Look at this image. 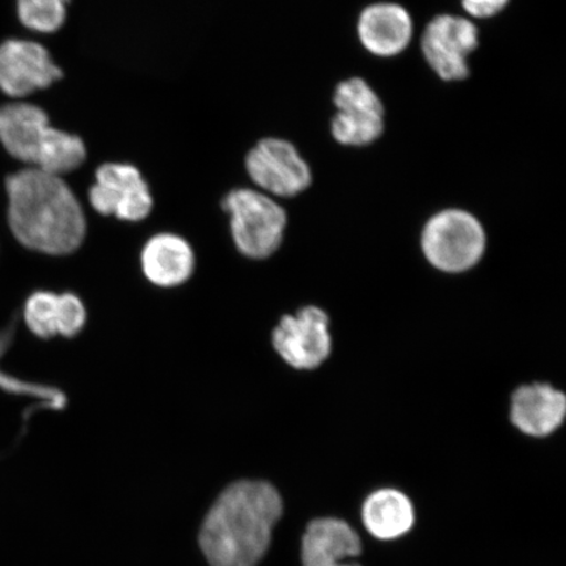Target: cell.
<instances>
[{"label":"cell","instance_id":"1","mask_svg":"<svg viewBox=\"0 0 566 566\" xmlns=\"http://www.w3.org/2000/svg\"><path fill=\"white\" fill-rule=\"evenodd\" d=\"M283 511L277 490L266 481L243 480L224 490L210 509L200 546L211 566H256L271 546Z\"/></svg>","mask_w":566,"mask_h":566},{"label":"cell","instance_id":"2","mask_svg":"<svg viewBox=\"0 0 566 566\" xmlns=\"http://www.w3.org/2000/svg\"><path fill=\"white\" fill-rule=\"evenodd\" d=\"M9 223L21 244L35 252L63 256L86 237V217L61 176L25 168L7 177Z\"/></svg>","mask_w":566,"mask_h":566},{"label":"cell","instance_id":"3","mask_svg":"<svg viewBox=\"0 0 566 566\" xmlns=\"http://www.w3.org/2000/svg\"><path fill=\"white\" fill-rule=\"evenodd\" d=\"M0 144L28 168L61 177L75 171L87 157L80 137L54 129L46 113L28 103L0 106Z\"/></svg>","mask_w":566,"mask_h":566},{"label":"cell","instance_id":"4","mask_svg":"<svg viewBox=\"0 0 566 566\" xmlns=\"http://www.w3.org/2000/svg\"><path fill=\"white\" fill-rule=\"evenodd\" d=\"M421 248L424 258L438 271L463 273L483 259L486 233L470 211L446 209L423 226Z\"/></svg>","mask_w":566,"mask_h":566},{"label":"cell","instance_id":"5","mask_svg":"<svg viewBox=\"0 0 566 566\" xmlns=\"http://www.w3.org/2000/svg\"><path fill=\"white\" fill-rule=\"evenodd\" d=\"M233 242L248 259L272 256L282 244L287 224L285 210L273 198L253 189H235L224 198Z\"/></svg>","mask_w":566,"mask_h":566},{"label":"cell","instance_id":"6","mask_svg":"<svg viewBox=\"0 0 566 566\" xmlns=\"http://www.w3.org/2000/svg\"><path fill=\"white\" fill-rule=\"evenodd\" d=\"M332 118V137L339 145L365 147L374 144L385 132V106L379 95L363 77H350L338 84Z\"/></svg>","mask_w":566,"mask_h":566},{"label":"cell","instance_id":"7","mask_svg":"<svg viewBox=\"0 0 566 566\" xmlns=\"http://www.w3.org/2000/svg\"><path fill=\"white\" fill-rule=\"evenodd\" d=\"M479 46V30L471 19L442 13L424 27L421 49L424 61L444 82L470 75L469 59Z\"/></svg>","mask_w":566,"mask_h":566},{"label":"cell","instance_id":"8","mask_svg":"<svg viewBox=\"0 0 566 566\" xmlns=\"http://www.w3.org/2000/svg\"><path fill=\"white\" fill-rule=\"evenodd\" d=\"M275 352L296 370H315L332 352L329 317L316 306L303 307L285 315L273 331Z\"/></svg>","mask_w":566,"mask_h":566},{"label":"cell","instance_id":"9","mask_svg":"<svg viewBox=\"0 0 566 566\" xmlns=\"http://www.w3.org/2000/svg\"><path fill=\"white\" fill-rule=\"evenodd\" d=\"M245 168L260 189L275 197L298 196L313 182L307 161L293 144L281 138L261 139L247 155Z\"/></svg>","mask_w":566,"mask_h":566},{"label":"cell","instance_id":"10","mask_svg":"<svg viewBox=\"0 0 566 566\" xmlns=\"http://www.w3.org/2000/svg\"><path fill=\"white\" fill-rule=\"evenodd\" d=\"M90 203L98 214L115 216L122 221L139 222L150 216L153 196L136 167L106 163L96 171L90 189Z\"/></svg>","mask_w":566,"mask_h":566},{"label":"cell","instance_id":"11","mask_svg":"<svg viewBox=\"0 0 566 566\" xmlns=\"http://www.w3.org/2000/svg\"><path fill=\"white\" fill-rule=\"evenodd\" d=\"M62 76V70L38 42L9 40L0 44V91L7 96H30L51 87Z\"/></svg>","mask_w":566,"mask_h":566},{"label":"cell","instance_id":"12","mask_svg":"<svg viewBox=\"0 0 566 566\" xmlns=\"http://www.w3.org/2000/svg\"><path fill=\"white\" fill-rule=\"evenodd\" d=\"M357 31L367 52L389 59L409 46L413 38V20L398 3H375L360 12Z\"/></svg>","mask_w":566,"mask_h":566},{"label":"cell","instance_id":"13","mask_svg":"<svg viewBox=\"0 0 566 566\" xmlns=\"http://www.w3.org/2000/svg\"><path fill=\"white\" fill-rule=\"evenodd\" d=\"M566 396L547 384L515 389L511 401V421L523 434L544 438L554 434L565 421Z\"/></svg>","mask_w":566,"mask_h":566},{"label":"cell","instance_id":"14","mask_svg":"<svg viewBox=\"0 0 566 566\" xmlns=\"http://www.w3.org/2000/svg\"><path fill=\"white\" fill-rule=\"evenodd\" d=\"M24 321L34 336L75 337L87 322V311L80 296L73 293H34L24 307Z\"/></svg>","mask_w":566,"mask_h":566},{"label":"cell","instance_id":"15","mask_svg":"<svg viewBox=\"0 0 566 566\" xmlns=\"http://www.w3.org/2000/svg\"><path fill=\"white\" fill-rule=\"evenodd\" d=\"M363 549L359 536L345 521L321 518L310 523L302 542L303 566H360L346 563Z\"/></svg>","mask_w":566,"mask_h":566},{"label":"cell","instance_id":"16","mask_svg":"<svg viewBox=\"0 0 566 566\" xmlns=\"http://www.w3.org/2000/svg\"><path fill=\"white\" fill-rule=\"evenodd\" d=\"M142 271L159 287H176L186 283L195 271V253L186 239L175 233L155 235L140 254Z\"/></svg>","mask_w":566,"mask_h":566},{"label":"cell","instance_id":"17","mask_svg":"<svg viewBox=\"0 0 566 566\" xmlns=\"http://www.w3.org/2000/svg\"><path fill=\"white\" fill-rule=\"evenodd\" d=\"M363 520L367 531L378 539H398L413 526V505L405 493L387 488L367 497Z\"/></svg>","mask_w":566,"mask_h":566},{"label":"cell","instance_id":"18","mask_svg":"<svg viewBox=\"0 0 566 566\" xmlns=\"http://www.w3.org/2000/svg\"><path fill=\"white\" fill-rule=\"evenodd\" d=\"M70 0H17L21 24L41 33H53L65 23Z\"/></svg>","mask_w":566,"mask_h":566},{"label":"cell","instance_id":"19","mask_svg":"<svg viewBox=\"0 0 566 566\" xmlns=\"http://www.w3.org/2000/svg\"><path fill=\"white\" fill-rule=\"evenodd\" d=\"M11 336L10 331L0 335V353H3L7 346H9ZM0 387L12 394L32 395L34 398H40L44 400V407L61 409L66 406L65 395L59 391V389L25 384V381L10 377V375H7L2 370H0Z\"/></svg>","mask_w":566,"mask_h":566},{"label":"cell","instance_id":"20","mask_svg":"<svg viewBox=\"0 0 566 566\" xmlns=\"http://www.w3.org/2000/svg\"><path fill=\"white\" fill-rule=\"evenodd\" d=\"M511 0H462L463 9L471 18L491 19L506 9Z\"/></svg>","mask_w":566,"mask_h":566}]
</instances>
